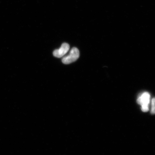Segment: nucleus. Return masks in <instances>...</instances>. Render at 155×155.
Instances as JSON below:
<instances>
[{"label":"nucleus","instance_id":"1","mask_svg":"<svg viewBox=\"0 0 155 155\" xmlns=\"http://www.w3.org/2000/svg\"><path fill=\"white\" fill-rule=\"evenodd\" d=\"M79 57V50L76 48L74 47L71 50L68 55L63 58L62 61L64 64H68L76 61Z\"/></svg>","mask_w":155,"mask_h":155},{"label":"nucleus","instance_id":"2","mask_svg":"<svg viewBox=\"0 0 155 155\" xmlns=\"http://www.w3.org/2000/svg\"><path fill=\"white\" fill-rule=\"evenodd\" d=\"M69 48L70 46L68 44L63 43L59 49L54 50L53 53V55L54 57L58 58L62 57L68 51Z\"/></svg>","mask_w":155,"mask_h":155},{"label":"nucleus","instance_id":"3","mask_svg":"<svg viewBox=\"0 0 155 155\" xmlns=\"http://www.w3.org/2000/svg\"><path fill=\"white\" fill-rule=\"evenodd\" d=\"M150 96L148 92H145L138 97L137 100V104L141 106H148L150 103Z\"/></svg>","mask_w":155,"mask_h":155},{"label":"nucleus","instance_id":"4","mask_svg":"<svg viewBox=\"0 0 155 155\" xmlns=\"http://www.w3.org/2000/svg\"><path fill=\"white\" fill-rule=\"evenodd\" d=\"M151 113L155 114V97L152 99L151 102Z\"/></svg>","mask_w":155,"mask_h":155}]
</instances>
